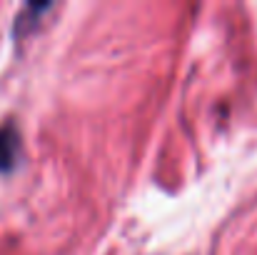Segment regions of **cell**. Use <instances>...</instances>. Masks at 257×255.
Segmentation results:
<instances>
[{"mask_svg":"<svg viewBox=\"0 0 257 255\" xmlns=\"http://www.w3.org/2000/svg\"><path fill=\"white\" fill-rule=\"evenodd\" d=\"M20 160V133L13 123L0 128V173H8Z\"/></svg>","mask_w":257,"mask_h":255,"instance_id":"cell-1","label":"cell"},{"mask_svg":"<svg viewBox=\"0 0 257 255\" xmlns=\"http://www.w3.org/2000/svg\"><path fill=\"white\" fill-rule=\"evenodd\" d=\"M45 10H50V5H28L20 15H18V23H15V30H28L35 20H40L45 15Z\"/></svg>","mask_w":257,"mask_h":255,"instance_id":"cell-2","label":"cell"}]
</instances>
